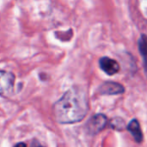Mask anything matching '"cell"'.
Listing matches in <instances>:
<instances>
[{
	"label": "cell",
	"instance_id": "cell-1",
	"mask_svg": "<svg viewBox=\"0 0 147 147\" xmlns=\"http://www.w3.org/2000/svg\"><path fill=\"white\" fill-rule=\"evenodd\" d=\"M88 112L85 95L75 89L65 92L53 106V115L61 124H71L81 121Z\"/></svg>",
	"mask_w": 147,
	"mask_h": 147
},
{
	"label": "cell",
	"instance_id": "cell-2",
	"mask_svg": "<svg viewBox=\"0 0 147 147\" xmlns=\"http://www.w3.org/2000/svg\"><path fill=\"white\" fill-rule=\"evenodd\" d=\"M15 75L9 71H0V96H6L13 90Z\"/></svg>",
	"mask_w": 147,
	"mask_h": 147
},
{
	"label": "cell",
	"instance_id": "cell-3",
	"mask_svg": "<svg viewBox=\"0 0 147 147\" xmlns=\"http://www.w3.org/2000/svg\"><path fill=\"white\" fill-rule=\"evenodd\" d=\"M106 121H107V118L105 115H96L89 121L87 125V129L89 130L90 134H96L104 128L106 125Z\"/></svg>",
	"mask_w": 147,
	"mask_h": 147
},
{
	"label": "cell",
	"instance_id": "cell-4",
	"mask_svg": "<svg viewBox=\"0 0 147 147\" xmlns=\"http://www.w3.org/2000/svg\"><path fill=\"white\" fill-rule=\"evenodd\" d=\"M100 67L108 75H114L117 73L120 70V65L116 60L112 59L108 57H103L99 61Z\"/></svg>",
	"mask_w": 147,
	"mask_h": 147
},
{
	"label": "cell",
	"instance_id": "cell-5",
	"mask_svg": "<svg viewBox=\"0 0 147 147\" xmlns=\"http://www.w3.org/2000/svg\"><path fill=\"white\" fill-rule=\"evenodd\" d=\"M124 92V88L116 83L108 82L102 85L101 87V93L107 94V95H116Z\"/></svg>",
	"mask_w": 147,
	"mask_h": 147
},
{
	"label": "cell",
	"instance_id": "cell-6",
	"mask_svg": "<svg viewBox=\"0 0 147 147\" xmlns=\"http://www.w3.org/2000/svg\"><path fill=\"white\" fill-rule=\"evenodd\" d=\"M127 129L132 134L133 137L137 142L140 143L143 140V134L140 129V123L138 122L137 120H132L131 122L127 126Z\"/></svg>",
	"mask_w": 147,
	"mask_h": 147
},
{
	"label": "cell",
	"instance_id": "cell-7",
	"mask_svg": "<svg viewBox=\"0 0 147 147\" xmlns=\"http://www.w3.org/2000/svg\"><path fill=\"white\" fill-rule=\"evenodd\" d=\"M140 51L145 58V61L147 64V37L142 35L140 39Z\"/></svg>",
	"mask_w": 147,
	"mask_h": 147
},
{
	"label": "cell",
	"instance_id": "cell-8",
	"mask_svg": "<svg viewBox=\"0 0 147 147\" xmlns=\"http://www.w3.org/2000/svg\"><path fill=\"white\" fill-rule=\"evenodd\" d=\"M112 126L114 127V128H116L118 130H122L124 128V122L122 120L118 119V120H114L112 121Z\"/></svg>",
	"mask_w": 147,
	"mask_h": 147
},
{
	"label": "cell",
	"instance_id": "cell-9",
	"mask_svg": "<svg viewBox=\"0 0 147 147\" xmlns=\"http://www.w3.org/2000/svg\"><path fill=\"white\" fill-rule=\"evenodd\" d=\"M30 147H44V146H42L40 144H39L36 140H34V141H33V142L31 143V146H30Z\"/></svg>",
	"mask_w": 147,
	"mask_h": 147
},
{
	"label": "cell",
	"instance_id": "cell-10",
	"mask_svg": "<svg viewBox=\"0 0 147 147\" xmlns=\"http://www.w3.org/2000/svg\"><path fill=\"white\" fill-rule=\"evenodd\" d=\"M15 147H27V146L24 143H19V144H17Z\"/></svg>",
	"mask_w": 147,
	"mask_h": 147
}]
</instances>
